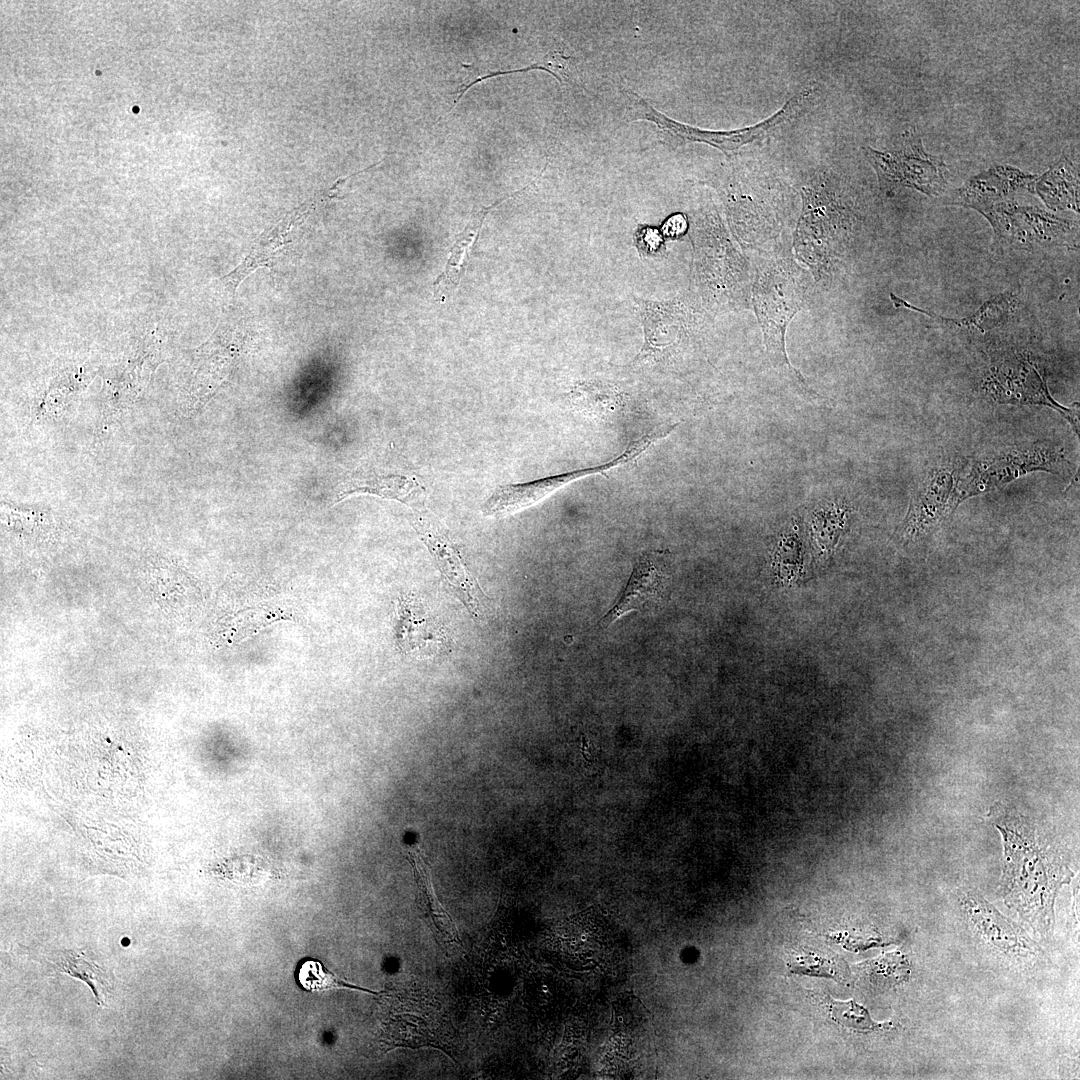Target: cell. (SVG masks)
Returning a JSON list of instances; mask_svg holds the SVG:
<instances>
[{
	"label": "cell",
	"mask_w": 1080,
	"mask_h": 1080,
	"mask_svg": "<svg viewBox=\"0 0 1080 1080\" xmlns=\"http://www.w3.org/2000/svg\"><path fill=\"white\" fill-rule=\"evenodd\" d=\"M956 470L932 469L913 494L907 514L897 531L898 542L909 545L932 533L957 508Z\"/></svg>",
	"instance_id": "obj_8"
},
{
	"label": "cell",
	"mask_w": 1080,
	"mask_h": 1080,
	"mask_svg": "<svg viewBox=\"0 0 1080 1080\" xmlns=\"http://www.w3.org/2000/svg\"><path fill=\"white\" fill-rule=\"evenodd\" d=\"M872 982L883 985H895L909 976L908 962L904 955L891 952L861 965Z\"/></svg>",
	"instance_id": "obj_25"
},
{
	"label": "cell",
	"mask_w": 1080,
	"mask_h": 1080,
	"mask_svg": "<svg viewBox=\"0 0 1080 1080\" xmlns=\"http://www.w3.org/2000/svg\"><path fill=\"white\" fill-rule=\"evenodd\" d=\"M396 639L403 653L416 658L445 653L451 643L446 628L414 596H405L399 601Z\"/></svg>",
	"instance_id": "obj_11"
},
{
	"label": "cell",
	"mask_w": 1080,
	"mask_h": 1080,
	"mask_svg": "<svg viewBox=\"0 0 1080 1080\" xmlns=\"http://www.w3.org/2000/svg\"><path fill=\"white\" fill-rule=\"evenodd\" d=\"M570 395L575 406L598 416L613 413L623 405L622 395L615 388L602 383L579 384Z\"/></svg>",
	"instance_id": "obj_23"
},
{
	"label": "cell",
	"mask_w": 1080,
	"mask_h": 1080,
	"mask_svg": "<svg viewBox=\"0 0 1080 1080\" xmlns=\"http://www.w3.org/2000/svg\"><path fill=\"white\" fill-rule=\"evenodd\" d=\"M667 578L666 553L654 551L642 555L618 602L601 620V626H609L622 615L645 609L661 600Z\"/></svg>",
	"instance_id": "obj_13"
},
{
	"label": "cell",
	"mask_w": 1080,
	"mask_h": 1080,
	"mask_svg": "<svg viewBox=\"0 0 1080 1080\" xmlns=\"http://www.w3.org/2000/svg\"><path fill=\"white\" fill-rule=\"evenodd\" d=\"M962 903L971 922L995 947L1014 955L1035 953L1036 945L981 895L968 892L963 895Z\"/></svg>",
	"instance_id": "obj_15"
},
{
	"label": "cell",
	"mask_w": 1080,
	"mask_h": 1080,
	"mask_svg": "<svg viewBox=\"0 0 1080 1080\" xmlns=\"http://www.w3.org/2000/svg\"><path fill=\"white\" fill-rule=\"evenodd\" d=\"M322 200L313 197L284 215L270 229H266L254 241L243 260L220 281L234 294L240 283L259 268H270L290 250L297 238L298 230L311 212ZM323 202V201H322Z\"/></svg>",
	"instance_id": "obj_10"
},
{
	"label": "cell",
	"mask_w": 1080,
	"mask_h": 1080,
	"mask_svg": "<svg viewBox=\"0 0 1080 1080\" xmlns=\"http://www.w3.org/2000/svg\"><path fill=\"white\" fill-rule=\"evenodd\" d=\"M56 971L66 973L88 984L100 1006H106L111 991V980L106 971L83 952L63 951L54 963Z\"/></svg>",
	"instance_id": "obj_22"
},
{
	"label": "cell",
	"mask_w": 1080,
	"mask_h": 1080,
	"mask_svg": "<svg viewBox=\"0 0 1080 1080\" xmlns=\"http://www.w3.org/2000/svg\"><path fill=\"white\" fill-rule=\"evenodd\" d=\"M420 533L424 535L427 545L432 549L442 573L445 575L449 584L453 586L457 596L461 599L474 618L481 619L483 612L482 606L484 605L483 598H485V595L477 582L465 569L458 553L449 542V539L442 535L439 530L432 529L431 527H421Z\"/></svg>",
	"instance_id": "obj_16"
},
{
	"label": "cell",
	"mask_w": 1080,
	"mask_h": 1080,
	"mask_svg": "<svg viewBox=\"0 0 1080 1080\" xmlns=\"http://www.w3.org/2000/svg\"><path fill=\"white\" fill-rule=\"evenodd\" d=\"M1073 465L1064 450L1047 443H1027L972 462L965 475H958L956 503L994 491L1035 471L1059 476L1071 475Z\"/></svg>",
	"instance_id": "obj_3"
},
{
	"label": "cell",
	"mask_w": 1080,
	"mask_h": 1080,
	"mask_svg": "<svg viewBox=\"0 0 1080 1080\" xmlns=\"http://www.w3.org/2000/svg\"><path fill=\"white\" fill-rule=\"evenodd\" d=\"M819 999L822 1005L827 1010L829 1016L836 1023L862 1032L885 1030L891 1028V1023H877L874 1022L868 1011L861 1005L857 1004L854 1000L838 1001L832 999L828 995H819Z\"/></svg>",
	"instance_id": "obj_24"
},
{
	"label": "cell",
	"mask_w": 1080,
	"mask_h": 1080,
	"mask_svg": "<svg viewBox=\"0 0 1080 1080\" xmlns=\"http://www.w3.org/2000/svg\"><path fill=\"white\" fill-rule=\"evenodd\" d=\"M644 328V345L633 365L665 361L688 337L690 315L680 300L651 301L635 298Z\"/></svg>",
	"instance_id": "obj_9"
},
{
	"label": "cell",
	"mask_w": 1080,
	"mask_h": 1080,
	"mask_svg": "<svg viewBox=\"0 0 1080 1080\" xmlns=\"http://www.w3.org/2000/svg\"><path fill=\"white\" fill-rule=\"evenodd\" d=\"M298 980L300 985L310 991H323L329 989H352L371 994H378L379 992L372 991L370 989L362 988L351 983L345 982L337 978L333 973L324 969L319 961L306 960L298 969Z\"/></svg>",
	"instance_id": "obj_26"
},
{
	"label": "cell",
	"mask_w": 1080,
	"mask_h": 1080,
	"mask_svg": "<svg viewBox=\"0 0 1080 1080\" xmlns=\"http://www.w3.org/2000/svg\"><path fill=\"white\" fill-rule=\"evenodd\" d=\"M865 154L883 186L907 187L927 196H940L947 185L945 161L926 152L915 131L904 134L899 149L877 151L867 147Z\"/></svg>",
	"instance_id": "obj_6"
},
{
	"label": "cell",
	"mask_w": 1080,
	"mask_h": 1080,
	"mask_svg": "<svg viewBox=\"0 0 1080 1080\" xmlns=\"http://www.w3.org/2000/svg\"><path fill=\"white\" fill-rule=\"evenodd\" d=\"M219 332L211 337L209 342L202 346L201 356L205 357L195 371L194 385L197 396L204 398L212 394L218 388L222 380L227 376L231 365L236 361L240 351L238 336Z\"/></svg>",
	"instance_id": "obj_18"
},
{
	"label": "cell",
	"mask_w": 1080,
	"mask_h": 1080,
	"mask_svg": "<svg viewBox=\"0 0 1080 1080\" xmlns=\"http://www.w3.org/2000/svg\"><path fill=\"white\" fill-rule=\"evenodd\" d=\"M983 386L998 403L1053 408L1079 433L1078 407L1068 408L1056 402L1050 395L1044 378L1026 356L1012 353L994 360Z\"/></svg>",
	"instance_id": "obj_7"
},
{
	"label": "cell",
	"mask_w": 1080,
	"mask_h": 1080,
	"mask_svg": "<svg viewBox=\"0 0 1080 1080\" xmlns=\"http://www.w3.org/2000/svg\"><path fill=\"white\" fill-rule=\"evenodd\" d=\"M687 228L686 219L682 214L671 216L662 226L663 235L670 238L681 236Z\"/></svg>",
	"instance_id": "obj_28"
},
{
	"label": "cell",
	"mask_w": 1080,
	"mask_h": 1080,
	"mask_svg": "<svg viewBox=\"0 0 1080 1080\" xmlns=\"http://www.w3.org/2000/svg\"><path fill=\"white\" fill-rule=\"evenodd\" d=\"M507 198L509 197L501 199L491 206L481 207L473 214L465 229L457 235L453 246L449 250L450 256L444 271L433 282V297L436 301L443 302L455 290L469 260V250L479 234L485 216L490 209Z\"/></svg>",
	"instance_id": "obj_20"
},
{
	"label": "cell",
	"mask_w": 1080,
	"mask_h": 1080,
	"mask_svg": "<svg viewBox=\"0 0 1080 1080\" xmlns=\"http://www.w3.org/2000/svg\"><path fill=\"white\" fill-rule=\"evenodd\" d=\"M1036 177L1014 166L996 164L969 178L950 194L947 203L981 213L995 204L1012 200L1022 188L1031 191Z\"/></svg>",
	"instance_id": "obj_12"
},
{
	"label": "cell",
	"mask_w": 1080,
	"mask_h": 1080,
	"mask_svg": "<svg viewBox=\"0 0 1080 1080\" xmlns=\"http://www.w3.org/2000/svg\"><path fill=\"white\" fill-rule=\"evenodd\" d=\"M994 823L1003 838L1004 901L1035 931L1045 934L1054 922L1056 895L1073 873L1060 853L1038 837L1027 817L1016 811H997Z\"/></svg>",
	"instance_id": "obj_1"
},
{
	"label": "cell",
	"mask_w": 1080,
	"mask_h": 1080,
	"mask_svg": "<svg viewBox=\"0 0 1080 1080\" xmlns=\"http://www.w3.org/2000/svg\"><path fill=\"white\" fill-rule=\"evenodd\" d=\"M801 276V271L789 258L771 259L757 270L752 302L771 365L801 396L820 403L824 398L811 389L792 366L785 349L787 326L805 302L807 286Z\"/></svg>",
	"instance_id": "obj_2"
},
{
	"label": "cell",
	"mask_w": 1080,
	"mask_h": 1080,
	"mask_svg": "<svg viewBox=\"0 0 1080 1080\" xmlns=\"http://www.w3.org/2000/svg\"><path fill=\"white\" fill-rule=\"evenodd\" d=\"M600 465L587 469L575 470L527 483L510 484L498 487L482 505L484 516L501 518L528 508L562 486L587 475L606 471Z\"/></svg>",
	"instance_id": "obj_14"
},
{
	"label": "cell",
	"mask_w": 1080,
	"mask_h": 1080,
	"mask_svg": "<svg viewBox=\"0 0 1080 1080\" xmlns=\"http://www.w3.org/2000/svg\"><path fill=\"white\" fill-rule=\"evenodd\" d=\"M890 299L896 308H906L925 314L937 322L941 327L969 328L983 332L1002 325L1010 317L1015 304L1014 294L1012 292H1005L984 302L972 315L961 319H953L917 307L893 293L890 294Z\"/></svg>",
	"instance_id": "obj_19"
},
{
	"label": "cell",
	"mask_w": 1080,
	"mask_h": 1080,
	"mask_svg": "<svg viewBox=\"0 0 1080 1080\" xmlns=\"http://www.w3.org/2000/svg\"><path fill=\"white\" fill-rule=\"evenodd\" d=\"M636 246L642 255L656 256L664 250L663 239L652 227L641 228L636 233Z\"/></svg>",
	"instance_id": "obj_27"
},
{
	"label": "cell",
	"mask_w": 1080,
	"mask_h": 1080,
	"mask_svg": "<svg viewBox=\"0 0 1080 1080\" xmlns=\"http://www.w3.org/2000/svg\"><path fill=\"white\" fill-rule=\"evenodd\" d=\"M407 853L414 870L423 905L430 914L433 923L446 939L460 943L458 931L450 915L443 908L435 894L424 851L417 843H412L407 846Z\"/></svg>",
	"instance_id": "obj_21"
},
{
	"label": "cell",
	"mask_w": 1080,
	"mask_h": 1080,
	"mask_svg": "<svg viewBox=\"0 0 1080 1080\" xmlns=\"http://www.w3.org/2000/svg\"><path fill=\"white\" fill-rule=\"evenodd\" d=\"M1031 192L1036 193L1052 211L1078 212V163L1068 155H1062L1043 175L1036 177Z\"/></svg>",
	"instance_id": "obj_17"
},
{
	"label": "cell",
	"mask_w": 1080,
	"mask_h": 1080,
	"mask_svg": "<svg viewBox=\"0 0 1080 1080\" xmlns=\"http://www.w3.org/2000/svg\"><path fill=\"white\" fill-rule=\"evenodd\" d=\"M998 244L1017 248L1078 245V222L1013 199L981 212Z\"/></svg>",
	"instance_id": "obj_5"
},
{
	"label": "cell",
	"mask_w": 1080,
	"mask_h": 1080,
	"mask_svg": "<svg viewBox=\"0 0 1080 1080\" xmlns=\"http://www.w3.org/2000/svg\"><path fill=\"white\" fill-rule=\"evenodd\" d=\"M813 93L809 86L792 96L775 114L763 122L747 128L732 131H709L695 128L673 119L656 110L645 99L632 90H626L627 112L632 121L646 120L654 123L661 131L681 142L704 143L731 155L742 146L752 143L775 129L781 123L795 115Z\"/></svg>",
	"instance_id": "obj_4"
}]
</instances>
